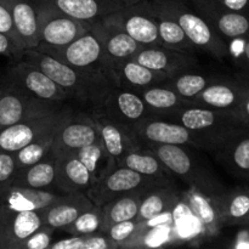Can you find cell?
<instances>
[{"mask_svg":"<svg viewBox=\"0 0 249 249\" xmlns=\"http://www.w3.org/2000/svg\"><path fill=\"white\" fill-rule=\"evenodd\" d=\"M216 160L233 177L249 182V128L238 126L213 151Z\"/></svg>","mask_w":249,"mask_h":249,"instance_id":"20","label":"cell"},{"mask_svg":"<svg viewBox=\"0 0 249 249\" xmlns=\"http://www.w3.org/2000/svg\"><path fill=\"white\" fill-rule=\"evenodd\" d=\"M107 74L116 87L134 91H140L156 84H163L170 77L165 73L151 70L131 58L109 66Z\"/></svg>","mask_w":249,"mask_h":249,"instance_id":"22","label":"cell"},{"mask_svg":"<svg viewBox=\"0 0 249 249\" xmlns=\"http://www.w3.org/2000/svg\"><path fill=\"white\" fill-rule=\"evenodd\" d=\"M238 77L242 83V95H241L240 105H238L236 116L243 125L249 128V78L243 74H240Z\"/></svg>","mask_w":249,"mask_h":249,"instance_id":"45","label":"cell"},{"mask_svg":"<svg viewBox=\"0 0 249 249\" xmlns=\"http://www.w3.org/2000/svg\"><path fill=\"white\" fill-rule=\"evenodd\" d=\"M92 206L94 203L85 192L63 194L57 202L41 211L43 225L50 226L53 230H62Z\"/></svg>","mask_w":249,"mask_h":249,"instance_id":"26","label":"cell"},{"mask_svg":"<svg viewBox=\"0 0 249 249\" xmlns=\"http://www.w3.org/2000/svg\"><path fill=\"white\" fill-rule=\"evenodd\" d=\"M53 229L43 225L24 240L19 249H49L53 243Z\"/></svg>","mask_w":249,"mask_h":249,"instance_id":"43","label":"cell"},{"mask_svg":"<svg viewBox=\"0 0 249 249\" xmlns=\"http://www.w3.org/2000/svg\"><path fill=\"white\" fill-rule=\"evenodd\" d=\"M99 131L100 141L109 160L117 165L118 160L128 152L143 147L130 126L118 123L106 114L91 113Z\"/></svg>","mask_w":249,"mask_h":249,"instance_id":"16","label":"cell"},{"mask_svg":"<svg viewBox=\"0 0 249 249\" xmlns=\"http://www.w3.org/2000/svg\"><path fill=\"white\" fill-rule=\"evenodd\" d=\"M241 95H242V83L238 75L235 79L216 77L192 100L191 104L219 109V111L231 112L236 116Z\"/></svg>","mask_w":249,"mask_h":249,"instance_id":"23","label":"cell"},{"mask_svg":"<svg viewBox=\"0 0 249 249\" xmlns=\"http://www.w3.org/2000/svg\"><path fill=\"white\" fill-rule=\"evenodd\" d=\"M180 192L172 184H163L146 190L141 198L138 215V223H147L162 214L172 211L180 201Z\"/></svg>","mask_w":249,"mask_h":249,"instance_id":"28","label":"cell"},{"mask_svg":"<svg viewBox=\"0 0 249 249\" xmlns=\"http://www.w3.org/2000/svg\"><path fill=\"white\" fill-rule=\"evenodd\" d=\"M0 55L12 58L15 61H19L23 57V53L16 48L14 41L1 32H0Z\"/></svg>","mask_w":249,"mask_h":249,"instance_id":"46","label":"cell"},{"mask_svg":"<svg viewBox=\"0 0 249 249\" xmlns=\"http://www.w3.org/2000/svg\"><path fill=\"white\" fill-rule=\"evenodd\" d=\"M158 23V36H160V46L173 49V50L182 51V53H196L197 49L190 41L181 27L175 19L162 12L156 11Z\"/></svg>","mask_w":249,"mask_h":249,"instance_id":"35","label":"cell"},{"mask_svg":"<svg viewBox=\"0 0 249 249\" xmlns=\"http://www.w3.org/2000/svg\"><path fill=\"white\" fill-rule=\"evenodd\" d=\"M91 113L106 114L109 118L130 128L139 122L152 117L138 91L119 87L112 88L100 108Z\"/></svg>","mask_w":249,"mask_h":249,"instance_id":"14","label":"cell"},{"mask_svg":"<svg viewBox=\"0 0 249 249\" xmlns=\"http://www.w3.org/2000/svg\"><path fill=\"white\" fill-rule=\"evenodd\" d=\"M49 2L79 21L91 24L139 0H48Z\"/></svg>","mask_w":249,"mask_h":249,"instance_id":"24","label":"cell"},{"mask_svg":"<svg viewBox=\"0 0 249 249\" xmlns=\"http://www.w3.org/2000/svg\"><path fill=\"white\" fill-rule=\"evenodd\" d=\"M14 153L0 152V196L12 186V180L17 172Z\"/></svg>","mask_w":249,"mask_h":249,"instance_id":"42","label":"cell"},{"mask_svg":"<svg viewBox=\"0 0 249 249\" xmlns=\"http://www.w3.org/2000/svg\"><path fill=\"white\" fill-rule=\"evenodd\" d=\"M22 60L43 71L65 90L68 99L84 106L90 112L97 111L109 90L116 87L107 73L77 70L36 49H26Z\"/></svg>","mask_w":249,"mask_h":249,"instance_id":"1","label":"cell"},{"mask_svg":"<svg viewBox=\"0 0 249 249\" xmlns=\"http://www.w3.org/2000/svg\"><path fill=\"white\" fill-rule=\"evenodd\" d=\"M146 190L148 189L138 190V191L122 195V196L117 197V198L112 199L111 202L102 206V215H104L102 233L106 232L109 226H112L113 224L135 219L138 215L141 198H142Z\"/></svg>","mask_w":249,"mask_h":249,"instance_id":"33","label":"cell"},{"mask_svg":"<svg viewBox=\"0 0 249 249\" xmlns=\"http://www.w3.org/2000/svg\"><path fill=\"white\" fill-rule=\"evenodd\" d=\"M9 7L15 29L24 49L39 44L38 0H2Z\"/></svg>","mask_w":249,"mask_h":249,"instance_id":"25","label":"cell"},{"mask_svg":"<svg viewBox=\"0 0 249 249\" xmlns=\"http://www.w3.org/2000/svg\"><path fill=\"white\" fill-rule=\"evenodd\" d=\"M160 118L177 122L201 135L208 142L209 152L215 151L233 130L243 125L240 119L231 112L192 104L180 107Z\"/></svg>","mask_w":249,"mask_h":249,"instance_id":"4","label":"cell"},{"mask_svg":"<svg viewBox=\"0 0 249 249\" xmlns=\"http://www.w3.org/2000/svg\"><path fill=\"white\" fill-rule=\"evenodd\" d=\"M191 6L228 43L249 36V14L231 11L214 0H190Z\"/></svg>","mask_w":249,"mask_h":249,"instance_id":"15","label":"cell"},{"mask_svg":"<svg viewBox=\"0 0 249 249\" xmlns=\"http://www.w3.org/2000/svg\"><path fill=\"white\" fill-rule=\"evenodd\" d=\"M153 9L178 22L197 51H203L216 60L229 56L228 43L215 29L184 0H150Z\"/></svg>","mask_w":249,"mask_h":249,"instance_id":"2","label":"cell"},{"mask_svg":"<svg viewBox=\"0 0 249 249\" xmlns=\"http://www.w3.org/2000/svg\"><path fill=\"white\" fill-rule=\"evenodd\" d=\"M99 140V131L91 114H74L71 111L56 129L51 151L53 153L77 152Z\"/></svg>","mask_w":249,"mask_h":249,"instance_id":"13","label":"cell"},{"mask_svg":"<svg viewBox=\"0 0 249 249\" xmlns=\"http://www.w3.org/2000/svg\"><path fill=\"white\" fill-rule=\"evenodd\" d=\"M117 165L126 167L134 172L139 173V174L145 175V177L170 182L172 174H170L169 170L160 162V160L155 155V152L151 148L145 147V146L124 155L118 160Z\"/></svg>","mask_w":249,"mask_h":249,"instance_id":"31","label":"cell"},{"mask_svg":"<svg viewBox=\"0 0 249 249\" xmlns=\"http://www.w3.org/2000/svg\"><path fill=\"white\" fill-rule=\"evenodd\" d=\"M131 60L168 75L195 70L198 66L195 53H182L160 45L141 46Z\"/></svg>","mask_w":249,"mask_h":249,"instance_id":"18","label":"cell"},{"mask_svg":"<svg viewBox=\"0 0 249 249\" xmlns=\"http://www.w3.org/2000/svg\"><path fill=\"white\" fill-rule=\"evenodd\" d=\"M102 19L125 32L140 45H160L157 17L150 0H139Z\"/></svg>","mask_w":249,"mask_h":249,"instance_id":"8","label":"cell"},{"mask_svg":"<svg viewBox=\"0 0 249 249\" xmlns=\"http://www.w3.org/2000/svg\"><path fill=\"white\" fill-rule=\"evenodd\" d=\"M214 198L223 226L249 225L248 186H237L235 189L225 190L220 195H216Z\"/></svg>","mask_w":249,"mask_h":249,"instance_id":"29","label":"cell"},{"mask_svg":"<svg viewBox=\"0 0 249 249\" xmlns=\"http://www.w3.org/2000/svg\"><path fill=\"white\" fill-rule=\"evenodd\" d=\"M214 197L207 196L194 189H190L186 195L187 203L203 225L204 232L209 236L216 235L223 226Z\"/></svg>","mask_w":249,"mask_h":249,"instance_id":"34","label":"cell"},{"mask_svg":"<svg viewBox=\"0 0 249 249\" xmlns=\"http://www.w3.org/2000/svg\"><path fill=\"white\" fill-rule=\"evenodd\" d=\"M70 112L71 109L60 107L0 129V152H16L36 139L57 128Z\"/></svg>","mask_w":249,"mask_h":249,"instance_id":"9","label":"cell"},{"mask_svg":"<svg viewBox=\"0 0 249 249\" xmlns=\"http://www.w3.org/2000/svg\"><path fill=\"white\" fill-rule=\"evenodd\" d=\"M163 184L172 182L145 177L126 167L117 165L94 182V185L88 190L87 196L91 199L95 206L102 207L122 195Z\"/></svg>","mask_w":249,"mask_h":249,"instance_id":"7","label":"cell"},{"mask_svg":"<svg viewBox=\"0 0 249 249\" xmlns=\"http://www.w3.org/2000/svg\"><path fill=\"white\" fill-rule=\"evenodd\" d=\"M56 129L57 128L44 134L40 138L36 139L34 141L29 142L28 145L23 146L18 151L14 152L15 160H16V164L18 169L19 168L28 167V165L39 162V160H43L50 152L53 139H55Z\"/></svg>","mask_w":249,"mask_h":249,"instance_id":"37","label":"cell"},{"mask_svg":"<svg viewBox=\"0 0 249 249\" xmlns=\"http://www.w3.org/2000/svg\"><path fill=\"white\" fill-rule=\"evenodd\" d=\"M142 146L179 145L209 151V145L201 135L182 124L160 117H148L131 126Z\"/></svg>","mask_w":249,"mask_h":249,"instance_id":"6","label":"cell"},{"mask_svg":"<svg viewBox=\"0 0 249 249\" xmlns=\"http://www.w3.org/2000/svg\"><path fill=\"white\" fill-rule=\"evenodd\" d=\"M229 56H232L242 74L249 78V36L228 41Z\"/></svg>","mask_w":249,"mask_h":249,"instance_id":"41","label":"cell"},{"mask_svg":"<svg viewBox=\"0 0 249 249\" xmlns=\"http://www.w3.org/2000/svg\"><path fill=\"white\" fill-rule=\"evenodd\" d=\"M40 226L41 211L14 212L0 207V249H19Z\"/></svg>","mask_w":249,"mask_h":249,"instance_id":"17","label":"cell"},{"mask_svg":"<svg viewBox=\"0 0 249 249\" xmlns=\"http://www.w3.org/2000/svg\"><path fill=\"white\" fill-rule=\"evenodd\" d=\"M102 223H104L102 208L94 204L91 208L78 215L77 219L73 220L70 225L65 226L62 231L71 236L91 235V233L97 232L102 233Z\"/></svg>","mask_w":249,"mask_h":249,"instance_id":"38","label":"cell"},{"mask_svg":"<svg viewBox=\"0 0 249 249\" xmlns=\"http://www.w3.org/2000/svg\"><path fill=\"white\" fill-rule=\"evenodd\" d=\"M0 32H1V33H4L5 36H9V38L14 41V44L16 45V48L18 49L22 53H24V50H26V49L23 48V45H22L18 36H17L9 7L6 6V4H5L2 0H0Z\"/></svg>","mask_w":249,"mask_h":249,"instance_id":"44","label":"cell"},{"mask_svg":"<svg viewBox=\"0 0 249 249\" xmlns=\"http://www.w3.org/2000/svg\"><path fill=\"white\" fill-rule=\"evenodd\" d=\"M62 195L53 190L28 189L12 185L0 196V207L14 212L43 211L57 202Z\"/></svg>","mask_w":249,"mask_h":249,"instance_id":"27","label":"cell"},{"mask_svg":"<svg viewBox=\"0 0 249 249\" xmlns=\"http://www.w3.org/2000/svg\"><path fill=\"white\" fill-rule=\"evenodd\" d=\"M75 153H77V156L79 157V160L87 165V168L89 169V172L91 173L95 181L105 174V170L102 169L101 165H104V167L106 168L107 172H108L109 169H112V168H109L108 165H105V162H108V163H112V164H114L112 160H108V157H107L106 152H105L104 150V146H102L101 141L100 140L96 141V142L91 143V145L85 146V147H83L82 150L77 151Z\"/></svg>","mask_w":249,"mask_h":249,"instance_id":"39","label":"cell"},{"mask_svg":"<svg viewBox=\"0 0 249 249\" xmlns=\"http://www.w3.org/2000/svg\"><path fill=\"white\" fill-rule=\"evenodd\" d=\"M49 249H112L111 242L105 233L71 236L51 243Z\"/></svg>","mask_w":249,"mask_h":249,"instance_id":"40","label":"cell"},{"mask_svg":"<svg viewBox=\"0 0 249 249\" xmlns=\"http://www.w3.org/2000/svg\"><path fill=\"white\" fill-rule=\"evenodd\" d=\"M147 147L155 152L170 174L181 179L190 189L211 197L226 190L213 172L192 152V147L179 145H153Z\"/></svg>","mask_w":249,"mask_h":249,"instance_id":"3","label":"cell"},{"mask_svg":"<svg viewBox=\"0 0 249 249\" xmlns=\"http://www.w3.org/2000/svg\"><path fill=\"white\" fill-rule=\"evenodd\" d=\"M138 92L141 95L152 117H164L180 107L191 105V102L165 84L152 85Z\"/></svg>","mask_w":249,"mask_h":249,"instance_id":"32","label":"cell"},{"mask_svg":"<svg viewBox=\"0 0 249 249\" xmlns=\"http://www.w3.org/2000/svg\"><path fill=\"white\" fill-rule=\"evenodd\" d=\"M56 157L55 190L60 194L85 192L95 180L75 152L53 153Z\"/></svg>","mask_w":249,"mask_h":249,"instance_id":"21","label":"cell"},{"mask_svg":"<svg viewBox=\"0 0 249 249\" xmlns=\"http://www.w3.org/2000/svg\"><path fill=\"white\" fill-rule=\"evenodd\" d=\"M38 5L39 44L34 48L36 50L62 48L90 29L91 24L68 16L48 0H38Z\"/></svg>","mask_w":249,"mask_h":249,"instance_id":"5","label":"cell"},{"mask_svg":"<svg viewBox=\"0 0 249 249\" xmlns=\"http://www.w3.org/2000/svg\"><path fill=\"white\" fill-rule=\"evenodd\" d=\"M218 75L204 74V73L195 72V70H191L170 75L163 84L172 88L180 96L191 102Z\"/></svg>","mask_w":249,"mask_h":249,"instance_id":"36","label":"cell"},{"mask_svg":"<svg viewBox=\"0 0 249 249\" xmlns=\"http://www.w3.org/2000/svg\"><path fill=\"white\" fill-rule=\"evenodd\" d=\"M4 80L41 101L62 104L66 100H70L65 90L48 74L24 60L15 61L7 70Z\"/></svg>","mask_w":249,"mask_h":249,"instance_id":"10","label":"cell"},{"mask_svg":"<svg viewBox=\"0 0 249 249\" xmlns=\"http://www.w3.org/2000/svg\"><path fill=\"white\" fill-rule=\"evenodd\" d=\"M38 51L49 53L77 70L107 73L101 43L90 29L62 48L41 49Z\"/></svg>","mask_w":249,"mask_h":249,"instance_id":"11","label":"cell"},{"mask_svg":"<svg viewBox=\"0 0 249 249\" xmlns=\"http://www.w3.org/2000/svg\"><path fill=\"white\" fill-rule=\"evenodd\" d=\"M90 31L97 36L101 43L106 71L109 66L119 61L131 58L142 46L138 41L134 40L131 36H129L125 32L105 19L92 22Z\"/></svg>","mask_w":249,"mask_h":249,"instance_id":"19","label":"cell"},{"mask_svg":"<svg viewBox=\"0 0 249 249\" xmlns=\"http://www.w3.org/2000/svg\"><path fill=\"white\" fill-rule=\"evenodd\" d=\"M56 157L53 151L34 164L19 168L15 174L12 185L39 190H55Z\"/></svg>","mask_w":249,"mask_h":249,"instance_id":"30","label":"cell"},{"mask_svg":"<svg viewBox=\"0 0 249 249\" xmlns=\"http://www.w3.org/2000/svg\"><path fill=\"white\" fill-rule=\"evenodd\" d=\"M60 107L61 104L36 99L9 82L0 84V129Z\"/></svg>","mask_w":249,"mask_h":249,"instance_id":"12","label":"cell"},{"mask_svg":"<svg viewBox=\"0 0 249 249\" xmlns=\"http://www.w3.org/2000/svg\"><path fill=\"white\" fill-rule=\"evenodd\" d=\"M214 1L231 11L249 14V0H214Z\"/></svg>","mask_w":249,"mask_h":249,"instance_id":"47","label":"cell"}]
</instances>
